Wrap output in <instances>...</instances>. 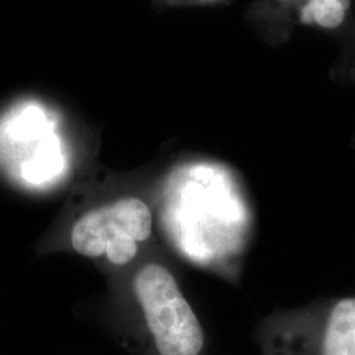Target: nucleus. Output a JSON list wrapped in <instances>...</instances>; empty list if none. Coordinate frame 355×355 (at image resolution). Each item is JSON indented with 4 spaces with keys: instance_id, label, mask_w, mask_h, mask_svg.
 I'll return each instance as SVG.
<instances>
[{
    "instance_id": "3",
    "label": "nucleus",
    "mask_w": 355,
    "mask_h": 355,
    "mask_svg": "<svg viewBox=\"0 0 355 355\" xmlns=\"http://www.w3.org/2000/svg\"><path fill=\"white\" fill-rule=\"evenodd\" d=\"M248 19L274 45L286 42L297 28L327 33L340 45L333 76L354 82V0H257L248 11Z\"/></svg>"
},
{
    "instance_id": "6",
    "label": "nucleus",
    "mask_w": 355,
    "mask_h": 355,
    "mask_svg": "<svg viewBox=\"0 0 355 355\" xmlns=\"http://www.w3.org/2000/svg\"><path fill=\"white\" fill-rule=\"evenodd\" d=\"M166 6L171 7H211L227 4L230 0H162Z\"/></svg>"
},
{
    "instance_id": "1",
    "label": "nucleus",
    "mask_w": 355,
    "mask_h": 355,
    "mask_svg": "<svg viewBox=\"0 0 355 355\" xmlns=\"http://www.w3.org/2000/svg\"><path fill=\"white\" fill-rule=\"evenodd\" d=\"M137 324L132 343L142 355H205L200 318L168 267L149 261L132 277Z\"/></svg>"
},
{
    "instance_id": "2",
    "label": "nucleus",
    "mask_w": 355,
    "mask_h": 355,
    "mask_svg": "<svg viewBox=\"0 0 355 355\" xmlns=\"http://www.w3.org/2000/svg\"><path fill=\"white\" fill-rule=\"evenodd\" d=\"M150 204L137 195H123L87 209L70 229L76 254L110 266L133 263L154 234Z\"/></svg>"
},
{
    "instance_id": "4",
    "label": "nucleus",
    "mask_w": 355,
    "mask_h": 355,
    "mask_svg": "<svg viewBox=\"0 0 355 355\" xmlns=\"http://www.w3.org/2000/svg\"><path fill=\"white\" fill-rule=\"evenodd\" d=\"M261 343L263 355H355V296L271 318Z\"/></svg>"
},
{
    "instance_id": "5",
    "label": "nucleus",
    "mask_w": 355,
    "mask_h": 355,
    "mask_svg": "<svg viewBox=\"0 0 355 355\" xmlns=\"http://www.w3.org/2000/svg\"><path fill=\"white\" fill-rule=\"evenodd\" d=\"M0 161L28 184L51 183L62 174L64 144L41 105H16L0 120Z\"/></svg>"
}]
</instances>
